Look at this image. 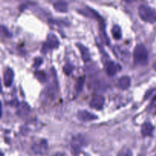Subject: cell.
<instances>
[{
    "mask_svg": "<svg viewBox=\"0 0 156 156\" xmlns=\"http://www.w3.org/2000/svg\"><path fill=\"white\" fill-rule=\"evenodd\" d=\"M76 45H77V47H79V50H80L81 54H82V59H83V60L85 61V62L89 61L90 59H91V56H90V52L89 50H88V49L81 44H77Z\"/></svg>",
    "mask_w": 156,
    "mask_h": 156,
    "instance_id": "11",
    "label": "cell"
},
{
    "mask_svg": "<svg viewBox=\"0 0 156 156\" xmlns=\"http://www.w3.org/2000/svg\"><path fill=\"white\" fill-rule=\"evenodd\" d=\"M63 70H64V72H65V73H66V74L69 75L70 73H71L72 72H73V65H71V64H69V63L66 64V65L65 66L63 67Z\"/></svg>",
    "mask_w": 156,
    "mask_h": 156,
    "instance_id": "20",
    "label": "cell"
},
{
    "mask_svg": "<svg viewBox=\"0 0 156 156\" xmlns=\"http://www.w3.org/2000/svg\"><path fill=\"white\" fill-rule=\"evenodd\" d=\"M111 33H112L113 37L114 39L116 40H120L122 37L121 33V29L119 27L118 25H115L113 27L112 30H111Z\"/></svg>",
    "mask_w": 156,
    "mask_h": 156,
    "instance_id": "15",
    "label": "cell"
},
{
    "mask_svg": "<svg viewBox=\"0 0 156 156\" xmlns=\"http://www.w3.org/2000/svg\"><path fill=\"white\" fill-rule=\"evenodd\" d=\"M139 15L146 22H156V10L148 5H142L139 8Z\"/></svg>",
    "mask_w": 156,
    "mask_h": 156,
    "instance_id": "2",
    "label": "cell"
},
{
    "mask_svg": "<svg viewBox=\"0 0 156 156\" xmlns=\"http://www.w3.org/2000/svg\"><path fill=\"white\" fill-rule=\"evenodd\" d=\"M78 118L84 122L92 121L98 119V117L87 111H80L78 112Z\"/></svg>",
    "mask_w": 156,
    "mask_h": 156,
    "instance_id": "7",
    "label": "cell"
},
{
    "mask_svg": "<svg viewBox=\"0 0 156 156\" xmlns=\"http://www.w3.org/2000/svg\"><path fill=\"white\" fill-rule=\"evenodd\" d=\"M12 34L6 27L3 25H0V37L3 38H10L12 37Z\"/></svg>",
    "mask_w": 156,
    "mask_h": 156,
    "instance_id": "16",
    "label": "cell"
},
{
    "mask_svg": "<svg viewBox=\"0 0 156 156\" xmlns=\"http://www.w3.org/2000/svg\"><path fill=\"white\" fill-rule=\"evenodd\" d=\"M30 112V107L28 106V105L26 103H21V105L18 106V114L20 117H24L27 114H28V113Z\"/></svg>",
    "mask_w": 156,
    "mask_h": 156,
    "instance_id": "13",
    "label": "cell"
},
{
    "mask_svg": "<svg viewBox=\"0 0 156 156\" xmlns=\"http://www.w3.org/2000/svg\"><path fill=\"white\" fill-rule=\"evenodd\" d=\"M2 85H1V82H0V93L2 92Z\"/></svg>",
    "mask_w": 156,
    "mask_h": 156,
    "instance_id": "23",
    "label": "cell"
},
{
    "mask_svg": "<svg viewBox=\"0 0 156 156\" xmlns=\"http://www.w3.org/2000/svg\"><path fill=\"white\" fill-rule=\"evenodd\" d=\"M118 67V66L113 61H107L105 64V71L109 76H114L119 69Z\"/></svg>",
    "mask_w": 156,
    "mask_h": 156,
    "instance_id": "8",
    "label": "cell"
},
{
    "mask_svg": "<svg viewBox=\"0 0 156 156\" xmlns=\"http://www.w3.org/2000/svg\"><path fill=\"white\" fill-rule=\"evenodd\" d=\"M105 98L102 95H96L90 101V107L96 110H101L105 105Z\"/></svg>",
    "mask_w": 156,
    "mask_h": 156,
    "instance_id": "6",
    "label": "cell"
},
{
    "mask_svg": "<svg viewBox=\"0 0 156 156\" xmlns=\"http://www.w3.org/2000/svg\"><path fill=\"white\" fill-rule=\"evenodd\" d=\"M53 7L59 12H66L68 11V4L65 2H56L53 4Z\"/></svg>",
    "mask_w": 156,
    "mask_h": 156,
    "instance_id": "14",
    "label": "cell"
},
{
    "mask_svg": "<svg viewBox=\"0 0 156 156\" xmlns=\"http://www.w3.org/2000/svg\"><path fill=\"white\" fill-rule=\"evenodd\" d=\"M149 54L145 46L139 44L135 47L133 51V60L135 64L140 66H145L148 63Z\"/></svg>",
    "mask_w": 156,
    "mask_h": 156,
    "instance_id": "1",
    "label": "cell"
},
{
    "mask_svg": "<svg viewBox=\"0 0 156 156\" xmlns=\"http://www.w3.org/2000/svg\"><path fill=\"white\" fill-rule=\"evenodd\" d=\"M154 127L150 123H145L142 126L141 132L143 136H151L153 133Z\"/></svg>",
    "mask_w": 156,
    "mask_h": 156,
    "instance_id": "12",
    "label": "cell"
},
{
    "mask_svg": "<svg viewBox=\"0 0 156 156\" xmlns=\"http://www.w3.org/2000/svg\"><path fill=\"white\" fill-rule=\"evenodd\" d=\"M59 46V40L57 39L56 35L53 34H50L47 38V41L44 43V46H43V52L46 53L48 50H53V49L58 48Z\"/></svg>",
    "mask_w": 156,
    "mask_h": 156,
    "instance_id": "3",
    "label": "cell"
},
{
    "mask_svg": "<svg viewBox=\"0 0 156 156\" xmlns=\"http://www.w3.org/2000/svg\"><path fill=\"white\" fill-rule=\"evenodd\" d=\"M133 153L131 152L130 149H127V148H123L120 152H119L117 156H132Z\"/></svg>",
    "mask_w": 156,
    "mask_h": 156,
    "instance_id": "19",
    "label": "cell"
},
{
    "mask_svg": "<svg viewBox=\"0 0 156 156\" xmlns=\"http://www.w3.org/2000/svg\"><path fill=\"white\" fill-rule=\"evenodd\" d=\"M34 76L35 77L37 78L39 82H45L47 81V74L45 73V72L44 71H37L34 73Z\"/></svg>",
    "mask_w": 156,
    "mask_h": 156,
    "instance_id": "17",
    "label": "cell"
},
{
    "mask_svg": "<svg viewBox=\"0 0 156 156\" xmlns=\"http://www.w3.org/2000/svg\"><path fill=\"white\" fill-rule=\"evenodd\" d=\"M43 62L42 58L41 57H37L36 59H34V66L36 67H38L39 66H41Z\"/></svg>",
    "mask_w": 156,
    "mask_h": 156,
    "instance_id": "21",
    "label": "cell"
},
{
    "mask_svg": "<svg viewBox=\"0 0 156 156\" xmlns=\"http://www.w3.org/2000/svg\"><path fill=\"white\" fill-rule=\"evenodd\" d=\"M1 108H2V106H1V103H0V116H1Z\"/></svg>",
    "mask_w": 156,
    "mask_h": 156,
    "instance_id": "25",
    "label": "cell"
},
{
    "mask_svg": "<svg viewBox=\"0 0 156 156\" xmlns=\"http://www.w3.org/2000/svg\"><path fill=\"white\" fill-rule=\"evenodd\" d=\"M131 81L128 76H123L117 82V87L122 90H126L130 86Z\"/></svg>",
    "mask_w": 156,
    "mask_h": 156,
    "instance_id": "10",
    "label": "cell"
},
{
    "mask_svg": "<svg viewBox=\"0 0 156 156\" xmlns=\"http://www.w3.org/2000/svg\"><path fill=\"white\" fill-rule=\"evenodd\" d=\"M84 143H85V139H84V137L81 135L76 136L71 141L72 150L75 153H79V152L81 150L82 146H83Z\"/></svg>",
    "mask_w": 156,
    "mask_h": 156,
    "instance_id": "4",
    "label": "cell"
},
{
    "mask_svg": "<svg viewBox=\"0 0 156 156\" xmlns=\"http://www.w3.org/2000/svg\"><path fill=\"white\" fill-rule=\"evenodd\" d=\"M153 68H154V69H155L156 70V62H155V63H154V64H153Z\"/></svg>",
    "mask_w": 156,
    "mask_h": 156,
    "instance_id": "24",
    "label": "cell"
},
{
    "mask_svg": "<svg viewBox=\"0 0 156 156\" xmlns=\"http://www.w3.org/2000/svg\"><path fill=\"white\" fill-rule=\"evenodd\" d=\"M84 81H85V78L81 77L78 79L77 82L76 84V89L77 91H80L82 90V86H83Z\"/></svg>",
    "mask_w": 156,
    "mask_h": 156,
    "instance_id": "18",
    "label": "cell"
},
{
    "mask_svg": "<svg viewBox=\"0 0 156 156\" xmlns=\"http://www.w3.org/2000/svg\"><path fill=\"white\" fill-rule=\"evenodd\" d=\"M47 149H48V143L45 140H41L38 143H35L32 146L33 152L36 154H40V155L45 154L47 151Z\"/></svg>",
    "mask_w": 156,
    "mask_h": 156,
    "instance_id": "5",
    "label": "cell"
},
{
    "mask_svg": "<svg viewBox=\"0 0 156 156\" xmlns=\"http://www.w3.org/2000/svg\"><path fill=\"white\" fill-rule=\"evenodd\" d=\"M51 156H63V154L61 153V152H56V153H55L54 155H53Z\"/></svg>",
    "mask_w": 156,
    "mask_h": 156,
    "instance_id": "22",
    "label": "cell"
},
{
    "mask_svg": "<svg viewBox=\"0 0 156 156\" xmlns=\"http://www.w3.org/2000/svg\"><path fill=\"white\" fill-rule=\"evenodd\" d=\"M14 80V72L12 69L7 68L4 73V83L6 87L12 85Z\"/></svg>",
    "mask_w": 156,
    "mask_h": 156,
    "instance_id": "9",
    "label": "cell"
}]
</instances>
